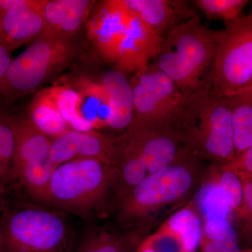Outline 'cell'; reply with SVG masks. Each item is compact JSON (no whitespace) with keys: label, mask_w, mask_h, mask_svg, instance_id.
<instances>
[{"label":"cell","mask_w":252,"mask_h":252,"mask_svg":"<svg viewBox=\"0 0 252 252\" xmlns=\"http://www.w3.org/2000/svg\"><path fill=\"white\" fill-rule=\"evenodd\" d=\"M198 158L183 148L173 163L147 175L116 203L119 221L138 224L154 210L184 198L193 187Z\"/></svg>","instance_id":"5b68a950"},{"label":"cell","mask_w":252,"mask_h":252,"mask_svg":"<svg viewBox=\"0 0 252 252\" xmlns=\"http://www.w3.org/2000/svg\"><path fill=\"white\" fill-rule=\"evenodd\" d=\"M230 98L233 140L238 155L252 146V94L240 93Z\"/></svg>","instance_id":"44dd1931"},{"label":"cell","mask_w":252,"mask_h":252,"mask_svg":"<svg viewBox=\"0 0 252 252\" xmlns=\"http://www.w3.org/2000/svg\"><path fill=\"white\" fill-rule=\"evenodd\" d=\"M230 97H219L208 89L194 94L177 126L184 148L198 158L228 162L236 155Z\"/></svg>","instance_id":"277c9868"},{"label":"cell","mask_w":252,"mask_h":252,"mask_svg":"<svg viewBox=\"0 0 252 252\" xmlns=\"http://www.w3.org/2000/svg\"><path fill=\"white\" fill-rule=\"evenodd\" d=\"M124 135L140 155L149 175L173 163L184 148L180 132L175 126L132 122Z\"/></svg>","instance_id":"9c48e42d"},{"label":"cell","mask_w":252,"mask_h":252,"mask_svg":"<svg viewBox=\"0 0 252 252\" xmlns=\"http://www.w3.org/2000/svg\"><path fill=\"white\" fill-rule=\"evenodd\" d=\"M8 118L15 139L14 179L16 173L24 167L50 160L53 138L41 132L28 117L8 114Z\"/></svg>","instance_id":"5bb4252c"},{"label":"cell","mask_w":252,"mask_h":252,"mask_svg":"<svg viewBox=\"0 0 252 252\" xmlns=\"http://www.w3.org/2000/svg\"><path fill=\"white\" fill-rule=\"evenodd\" d=\"M122 152L117 166L114 200L117 203L149 175L143 160L125 136L122 137Z\"/></svg>","instance_id":"e0dca14e"},{"label":"cell","mask_w":252,"mask_h":252,"mask_svg":"<svg viewBox=\"0 0 252 252\" xmlns=\"http://www.w3.org/2000/svg\"><path fill=\"white\" fill-rule=\"evenodd\" d=\"M223 167L252 177V146L245 152L235 156L233 160L225 162Z\"/></svg>","instance_id":"1f68e13d"},{"label":"cell","mask_w":252,"mask_h":252,"mask_svg":"<svg viewBox=\"0 0 252 252\" xmlns=\"http://www.w3.org/2000/svg\"><path fill=\"white\" fill-rule=\"evenodd\" d=\"M243 92H249V93H251V94H252V87L250 88V89H248V90H247V91H243ZM242 93H243V92H242Z\"/></svg>","instance_id":"74e56055"},{"label":"cell","mask_w":252,"mask_h":252,"mask_svg":"<svg viewBox=\"0 0 252 252\" xmlns=\"http://www.w3.org/2000/svg\"><path fill=\"white\" fill-rule=\"evenodd\" d=\"M133 96L132 122L178 126L193 96L185 94L171 78L152 63L130 80Z\"/></svg>","instance_id":"ba28073f"},{"label":"cell","mask_w":252,"mask_h":252,"mask_svg":"<svg viewBox=\"0 0 252 252\" xmlns=\"http://www.w3.org/2000/svg\"><path fill=\"white\" fill-rule=\"evenodd\" d=\"M87 223L79 240L76 238L73 252H128L133 245L130 235L117 234L95 221Z\"/></svg>","instance_id":"ac0fdd59"},{"label":"cell","mask_w":252,"mask_h":252,"mask_svg":"<svg viewBox=\"0 0 252 252\" xmlns=\"http://www.w3.org/2000/svg\"><path fill=\"white\" fill-rule=\"evenodd\" d=\"M6 207V201L4 198V189L0 188V221Z\"/></svg>","instance_id":"8d00e7d4"},{"label":"cell","mask_w":252,"mask_h":252,"mask_svg":"<svg viewBox=\"0 0 252 252\" xmlns=\"http://www.w3.org/2000/svg\"><path fill=\"white\" fill-rule=\"evenodd\" d=\"M46 1L21 0L0 18V42L11 53L42 35Z\"/></svg>","instance_id":"4fadbf2b"},{"label":"cell","mask_w":252,"mask_h":252,"mask_svg":"<svg viewBox=\"0 0 252 252\" xmlns=\"http://www.w3.org/2000/svg\"><path fill=\"white\" fill-rule=\"evenodd\" d=\"M149 239L155 252H186L180 239L164 228H160Z\"/></svg>","instance_id":"4dcf8cb0"},{"label":"cell","mask_w":252,"mask_h":252,"mask_svg":"<svg viewBox=\"0 0 252 252\" xmlns=\"http://www.w3.org/2000/svg\"><path fill=\"white\" fill-rule=\"evenodd\" d=\"M15 139L8 114L0 112V162L9 182L14 180Z\"/></svg>","instance_id":"4316f807"},{"label":"cell","mask_w":252,"mask_h":252,"mask_svg":"<svg viewBox=\"0 0 252 252\" xmlns=\"http://www.w3.org/2000/svg\"><path fill=\"white\" fill-rule=\"evenodd\" d=\"M100 82L108 94L112 110L108 127L126 130L134 119L133 96L130 81L125 74L114 69L104 73Z\"/></svg>","instance_id":"2e32d148"},{"label":"cell","mask_w":252,"mask_h":252,"mask_svg":"<svg viewBox=\"0 0 252 252\" xmlns=\"http://www.w3.org/2000/svg\"><path fill=\"white\" fill-rule=\"evenodd\" d=\"M77 50L73 39L42 34L12 60L0 97L8 103L31 94L65 69Z\"/></svg>","instance_id":"8992f818"},{"label":"cell","mask_w":252,"mask_h":252,"mask_svg":"<svg viewBox=\"0 0 252 252\" xmlns=\"http://www.w3.org/2000/svg\"><path fill=\"white\" fill-rule=\"evenodd\" d=\"M163 37L132 12L119 48L114 69L126 75L137 73L157 57Z\"/></svg>","instance_id":"7c38bea8"},{"label":"cell","mask_w":252,"mask_h":252,"mask_svg":"<svg viewBox=\"0 0 252 252\" xmlns=\"http://www.w3.org/2000/svg\"><path fill=\"white\" fill-rule=\"evenodd\" d=\"M117 167L96 158H81L55 168L39 203L69 216L94 222L114 200Z\"/></svg>","instance_id":"6da1fadb"},{"label":"cell","mask_w":252,"mask_h":252,"mask_svg":"<svg viewBox=\"0 0 252 252\" xmlns=\"http://www.w3.org/2000/svg\"><path fill=\"white\" fill-rule=\"evenodd\" d=\"M0 252H1V248H0Z\"/></svg>","instance_id":"f35d334b"},{"label":"cell","mask_w":252,"mask_h":252,"mask_svg":"<svg viewBox=\"0 0 252 252\" xmlns=\"http://www.w3.org/2000/svg\"><path fill=\"white\" fill-rule=\"evenodd\" d=\"M28 118L41 132L53 139L72 130L61 116L48 89L39 91L33 97Z\"/></svg>","instance_id":"d6986e66"},{"label":"cell","mask_w":252,"mask_h":252,"mask_svg":"<svg viewBox=\"0 0 252 252\" xmlns=\"http://www.w3.org/2000/svg\"><path fill=\"white\" fill-rule=\"evenodd\" d=\"M122 152V138L94 132L70 130L53 139L50 159L57 167L74 159L96 158L117 167Z\"/></svg>","instance_id":"8fae6325"},{"label":"cell","mask_w":252,"mask_h":252,"mask_svg":"<svg viewBox=\"0 0 252 252\" xmlns=\"http://www.w3.org/2000/svg\"><path fill=\"white\" fill-rule=\"evenodd\" d=\"M69 215L37 203L6 205L0 221L1 252H72L77 233Z\"/></svg>","instance_id":"3957f363"},{"label":"cell","mask_w":252,"mask_h":252,"mask_svg":"<svg viewBox=\"0 0 252 252\" xmlns=\"http://www.w3.org/2000/svg\"><path fill=\"white\" fill-rule=\"evenodd\" d=\"M127 9L164 37L181 19L198 17L188 3L180 0H124Z\"/></svg>","instance_id":"9a60e30c"},{"label":"cell","mask_w":252,"mask_h":252,"mask_svg":"<svg viewBox=\"0 0 252 252\" xmlns=\"http://www.w3.org/2000/svg\"><path fill=\"white\" fill-rule=\"evenodd\" d=\"M9 180L0 162V188L4 189L5 186L9 183Z\"/></svg>","instance_id":"d590c367"},{"label":"cell","mask_w":252,"mask_h":252,"mask_svg":"<svg viewBox=\"0 0 252 252\" xmlns=\"http://www.w3.org/2000/svg\"></svg>","instance_id":"ab89813d"},{"label":"cell","mask_w":252,"mask_h":252,"mask_svg":"<svg viewBox=\"0 0 252 252\" xmlns=\"http://www.w3.org/2000/svg\"><path fill=\"white\" fill-rule=\"evenodd\" d=\"M193 4L203 11L209 21L220 20L225 24L241 17L248 0H194Z\"/></svg>","instance_id":"484cf974"},{"label":"cell","mask_w":252,"mask_h":252,"mask_svg":"<svg viewBox=\"0 0 252 252\" xmlns=\"http://www.w3.org/2000/svg\"><path fill=\"white\" fill-rule=\"evenodd\" d=\"M96 2L94 0H70L61 25L53 36L66 39H74L87 22Z\"/></svg>","instance_id":"d4e9b609"},{"label":"cell","mask_w":252,"mask_h":252,"mask_svg":"<svg viewBox=\"0 0 252 252\" xmlns=\"http://www.w3.org/2000/svg\"><path fill=\"white\" fill-rule=\"evenodd\" d=\"M214 55V31L195 17L165 34L152 64L171 78L185 94L193 96L208 87Z\"/></svg>","instance_id":"7a4b0ae2"},{"label":"cell","mask_w":252,"mask_h":252,"mask_svg":"<svg viewBox=\"0 0 252 252\" xmlns=\"http://www.w3.org/2000/svg\"><path fill=\"white\" fill-rule=\"evenodd\" d=\"M21 0H0V18L11 8L14 7Z\"/></svg>","instance_id":"836d02e7"},{"label":"cell","mask_w":252,"mask_h":252,"mask_svg":"<svg viewBox=\"0 0 252 252\" xmlns=\"http://www.w3.org/2000/svg\"><path fill=\"white\" fill-rule=\"evenodd\" d=\"M70 0H47L44 9L45 31L43 34L54 35L67 11Z\"/></svg>","instance_id":"f1b7e54d"},{"label":"cell","mask_w":252,"mask_h":252,"mask_svg":"<svg viewBox=\"0 0 252 252\" xmlns=\"http://www.w3.org/2000/svg\"><path fill=\"white\" fill-rule=\"evenodd\" d=\"M48 91L71 129L82 132L93 130V126L83 117L81 97L78 89L69 86L55 85Z\"/></svg>","instance_id":"7402d4cb"},{"label":"cell","mask_w":252,"mask_h":252,"mask_svg":"<svg viewBox=\"0 0 252 252\" xmlns=\"http://www.w3.org/2000/svg\"><path fill=\"white\" fill-rule=\"evenodd\" d=\"M160 228L169 230L180 239L186 252H195L203 237L201 220L190 207L175 212Z\"/></svg>","instance_id":"ffe728a7"},{"label":"cell","mask_w":252,"mask_h":252,"mask_svg":"<svg viewBox=\"0 0 252 252\" xmlns=\"http://www.w3.org/2000/svg\"><path fill=\"white\" fill-rule=\"evenodd\" d=\"M243 185V201L237 214L245 230L252 237V177L239 173Z\"/></svg>","instance_id":"f546056e"},{"label":"cell","mask_w":252,"mask_h":252,"mask_svg":"<svg viewBox=\"0 0 252 252\" xmlns=\"http://www.w3.org/2000/svg\"><path fill=\"white\" fill-rule=\"evenodd\" d=\"M221 172L215 177L218 185L229 197L232 211L238 212L243 201V185L238 173L222 167Z\"/></svg>","instance_id":"83f0119b"},{"label":"cell","mask_w":252,"mask_h":252,"mask_svg":"<svg viewBox=\"0 0 252 252\" xmlns=\"http://www.w3.org/2000/svg\"><path fill=\"white\" fill-rule=\"evenodd\" d=\"M215 55L208 87L219 97H231L252 87V14L214 31Z\"/></svg>","instance_id":"52a82bcc"},{"label":"cell","mask_w":252,"mask_h":252,"mask_svg":"<svg viewBox=\"0 0 252 252\" xmlns=\"http://www.w3.org/2000/svg\"><path fill=\"white\" fill-rule=\"evenodd\" d=\"M200 245L204 252H240L238 234L229 220H205Z\"/></svg>","instance_id":"603a6c76"},{"label":"cell","mask_w":252,"mask_h":252,"mask_svg":"<svg viewBox=\"0 0 252 252\" xmlns=\"http://www.w3.org/2000/svg\"><path fill=\"white\" fill-rule=\"evenodd\" d=\"M132 12L124 0L96 3L86 22L88 36L100 57L116 64L119 48Z\"/></svg>","instance_id":"30bf717a"},{"label":"cell","mask_w":252,"mask_h":252,"mask_svg":"<svg viewBox=\"0 0 252 252\" xmlns=\"http://www.w3.org/2000/svg\"><path fill=\"white\" fill-rule=\"evenodd\" d=\"M136 252H155L152 248L150 239L147 238L142 245L139 247Z\"/></svg>","instance_id":"e575fe53"},{"label":"cell","mask_w":252,"mask_h":252,"mask_svg":"<svg viewBox=\"0 0 252 252\" xmlns=\"http://www.w3.org/2000/svg\"><path fill=\"white\" fill-rule=\"evenodd\" d=\"M11 54L12 53L4 44L0 42V87L6 77L10 64L12 62Z\"/></svg>","instance_id":"d6a6232c"},{"label":"cell","mask_w":252,"mask_h":252,"mask_svg":"<svg viewBox=\"0 0 252 252\" xmlns=\"http://www.w3.org/2000/svg\"><path fill=\"white\" fill-rule=\"evenodd\" d=\"M204 220H229L232 211L229 197L215 179L203 186L198 198Z\"/></svg>","instance_id":"cb8c5ba5"}]
</instances>
